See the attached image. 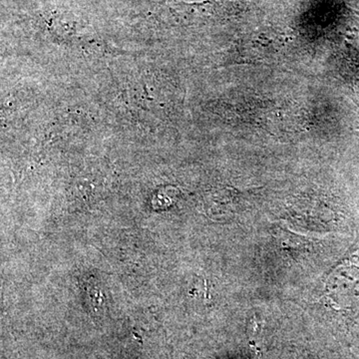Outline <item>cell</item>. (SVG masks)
<instances>
[]
</instances>
